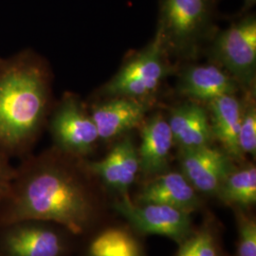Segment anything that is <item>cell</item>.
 <instances>
[{"mask_svg":"<svg viewBox=\"0 0 256 256\" xmlns=\"http://www.w3.org/2000/svg\"><path fill=\"white\" fill-rule=\"evenodd\" d=\"M238 232V256H256V220L239 212Z\"/></svg>","mask_w":256,"mask_h":256,"instance_id":"44dd1931","label":"cell"},{"mask_svg":"<svg viewBox=\"0 0 256 256\" xmlns=\"http://www.w3.org/2000/svg\"><path fill=\"white\" fill-rule=\"evenodd\" d=\"M176 256H218L214 239L208 230L192 232L180 244Z\"/></svg>","mask_w":256,"mask_h":256,"instance_id":"ffe728a7","label":"cell"},{"mask_svg":"<svg viewBox=\"0 0 256 256\" xmlns=\"http://www.w3.org/2000/svg\"><path fill=\"white\" fill-rule=\"evenodd\" d=\"M178 88L183 96L209 102L225 95L236 94L238 82L218 66L204 64L183 72Z\"/></svg>","mask_w":256,"mask_h":256,"instance_id":"5bb4252c","label":"cell"},{"mask_svg":"<svg viewBox=\"0 0 256 256\" xmlns=\"http://www.w3.org/2000/svg\"><path fill=\"white\" fill-rule=\"evenodd\" d=\"M182 174L196 192L218 194L220 186L234 169L232 160L212 146L180 149Z\"/></svg>","mask_w":256,"mask_h":256,"instance_id":"ba28073f","label":"cell"},{"mask_svg":"<svg viewBox=\"0 0 256 256\" xmlns=\"http://www.w3.org/2000/svg\"><path fill=\"white\" fill-rule=\"evenodd\" d=\"M168 124L180 149L212 146L214 136L207 110L196 102H185L171 111Z\"/></svg>","mask_w":256,"mask_h":256,"instance_id":"9a60e30c","label":"cell"},{"mask_svg":"<svg viewBox=\"0 0 256 256\" xmlns=\"http://www.w3.org/2000/svg\"><path fill=\"white\" fill-rule=\"evenodd\" d=\"M212 54L238 84L252 88L256 75V16L246 14L220 32Z\"/></svg>","mask_w":256,"mask_h":256,"instance_id":"277c9868","label":"cell"},{"mask_svg":"<svg viewBox=\"0 0 256 256\" xmlns=\"http://www.w3.org/2000/svg\"><path fill=\"white\" fill-rule=\"evenodd\" d=\"M209 118L214 140L222 146V150L232 160H241L242 154L239 142V128L243 111V104L234 94L225 95L208 102Z\"/></svg>","mask_w":256,"mask_h":256,"instance_id":"2e32d148","label":"cell"},{"mask_svg":"<svg viewBox=\"0 0 256 256\" xmlns=\"http://www.w3.org/2000/svg\"><path fill=\"white\" fill-rule=\"evenodd\" d=\"M84 165L90 173L98 176L108 186L122 194H126L140 172L138 149L130 137L116 144L101 160Z\"/></svg>","mask_w":256,"mask_h":256,"instance_id":"8fae6325","label":"cell"},{"mask_svg":"<svg viewBox=\"0 0 256 256\" xmlns=\"http://www.w3.org/2000/svg\"><path fill=\"white\" fill-rule=\"evenodd\" d=\"M0 248L5 256H60L64 250L61 236L37 221L7 225Z\"/></svg>","mask_w":256,"mask_h":256,"instance_id":"9c48e42d","label":"cell"},{"mask_svg":"<svg viewBox=\"0 0 256 256\" xmlns=\"http://www.w3.org/2000/svg\"><path fill=\"white\" fill-rule=\"evenodd\" d=\"M56 149L74 158L90 154L99 140L90 111L74 94H66L50 120Z\"/></svg>","mask_w":256,"mask_h":256,"instance_id":"8992f818","label":"cell"},{"mask_svg":"<svg viewBox=\"0 0 256 256\" xmlns=\"http://www.w3.org/2000/svg\"><path fill=\"white\" fill-rule=\"evenodd\" d=\"M148 106L142 100L114 97L95 104L90 111L99 138L110 140L132 130L144 119Z\"/></svg>","mask_w":256,"mask_h":256,"instance_id":"30bf717a","label":"cell"},{"mask_svg":"<svg viewBox=\"0 0 256 256\" xmlns=\"http://www.w3.org/2000/svg\"><path fill=\"white\" fill-rule=\"evenodd\" d=\"M218 0H160L156 36L166 52L187 56L212 28Z\"/></svg>","mask_w":256,"mask_h":256,"instance_id":"3957f363","label":"cell"},{"mask_svg":"<svg viewBox=\"0 0 256 256\" xmlns=\"http://www.w3.org/2000/svg\"><path fill=\"white\" fill-rule=\"evenodd\" d=\"M174 138L168 120L156 114L144 124L142 142L138 149L140 171L147 176L166 172Z\"/></svg>","mask_w":256,"mask_h":256,"instance_id":"4fadbf2b","label":"cell"},{"mask_svg":"<svg viewBox=\"0 0 256 256\" xmlns=\"http://www.w3.org/2000/svg\"><path fill=\"white\" fill-rule=\"evenodd\" d=\"M256 0H244V4H243V9L242 12H248V10L252 9L254 5H256Z\"/></svg>","mask_w":256,"mask_h":256,"instance_id":"603a6c76","label":"cell"},{"mask_svg":"<svg viewBox=\"0 0 256 256\" xmlns=\"http://www.w3.org/2000/svg\"><path fill=\"white\" fill-rule=\"evenodd\" d=\"M90 256H142L136 238L126 230L110 228L92 240Z\"/></svg>","mask_w":256,"mask_h":256,"instance_id":"ac0fdd59","label":"cell"},{"mask_svg":"<svg viewBox=\"0 0 256 256\" xmlns=\"http://www.w3.org/2000/svg\"><path fill=\"white\" fill-rule=\"evenodd\" d=\"M239 147L243 155L256 154V108L254 102L243 106L238 135Z\"/></svg>","mask_w":256,"mask_h":256,"instance_id":"d6986e66","label":"cell"},{"mask_svg":"<svg viewBox=\"0 0 256 256\" xmlns=\"http://www.w3.org/2000/svg\"><path fill=\"white\" fill-rule=\"evenodd\" d=\"M220 200L239 208H248L256 203V169L248 165L234 169L216 194Z\"/></svg>","mask_w":256,"mask_h":256,"instance_id":"e0dca14e","label":"cell"},{"mask_svg":"<svg viewBox=\"0 0 256 256\" xmlns=\"http://www.w3.org/2000/svg\"><path fill=\"white\" fill-rule=\"evenodd\" d=\"M9 156L0 152V204L5 202L12 190L16 169L10 164Z\"/></svg>","mask_w":256,"mask_h":256,"instance_id":"7402d4cb","label":"cell"},{"mask_svg":"<svg viewBox=\"0 0 256 256\" xmlns=\"http://www.w3.org/2000/svg\"><path fill=\"white\" fill-rule=\"evenodd\" d=\"M115 209L142 234L162 236L180 244L192 234L191 214L174 207L133 203L128 194H122L115 202Z\"/></svg>","mask_w":256,"mask_h":256,"instance_id":"52a82bcc","label":"cell"},{"mask_svg":"<svg viewBox=\"0 0 256 256\" xmlns=\"http://www.w3.org/2000/svg\"><path fill=\"white\" fill-rule=\"evenodd\" d=\"M165 52L158 36L124 64L102 92L111 98L128 97L142 100L153 93L169 72Z\"/></svg>","mask_w":256,"mask_h":256,"instance_id":"5b68a950","label":"cell"},{"mask_svg":"<svg viewBox=\"0 0 256 256\" xmlns=\"http://www.w3.org/2000/svg\"><path fill=\"white\" fill-rule=\"evenodd\" d=\"M50 104V74L46 62L27 50L0 58V152L27 154L36 142Z\"/></svg>","mask_w":256,"mask_h":256,"instance_id":"7a4b0ae2","label":"cell"},{"mask_svg":"<svg viewBox=\"0 0 256 256\" xmlns=\"http://www.w3.org/2000/svg\"><path fill=\"white\" fill-rule=\"evenodd\" d=\"M137 202V204L166 205L190 214L200 205L196 189L182 173L178 172L155 176L144 185Z\"/></svg>","mask_w":256,"mask_h":256,"instance_id":"7c38bea8","label":"cell"},{"mask_svg":"<svg viewBox=\"0 0 256 256\" xmlns=\"http://www.w3.org/2000/svg\"><path fill=\"white\" fill-rule=\"evenodd\" d=\"M74 156L55 149L28 158L16 168L0 216L5 226L20 221H50L82 234L93 218L90 190Z\"/></svg>","mask_w":256,"mask_h":256,"instance_id":"6da1fadb","label":"cell"}]
</instances>
